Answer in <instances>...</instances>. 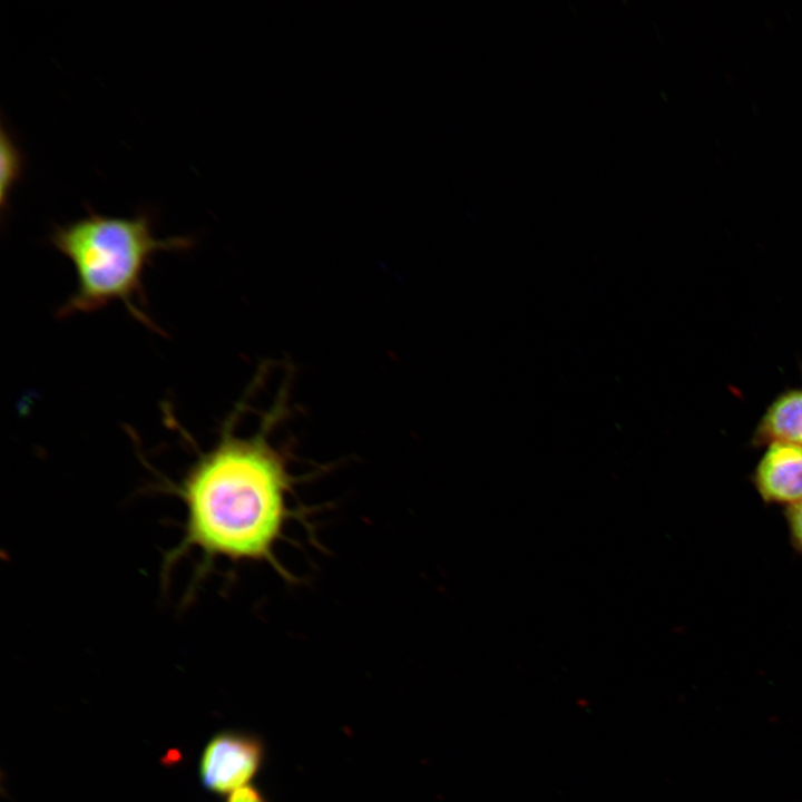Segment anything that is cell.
<instances>
[{
  "label": "cell",
  "instance_id": "obj_1",
  "mask_svg": "<svg viewBox=\"0 0 802 802\" xmlns=\"http://www.w3.org/2000/svg\"><path fill=\"white\" fill-rule=\"evenodd\" d=\"M280 397L251 437L235 434L241 404L218 441L188 468L178 486L185 508L183 538L173 555L199 552L206 563H268L293 516L294 477L270 433L285 411Z\"/></svg>",
  "mask_w": 802,
  "mask_h": 802
},
{
  "label": "cell",
  "instance_id": "obj_2",
  "mask_svg": "<svg viewBox=\"0 0 802 802\" xmlns=\"http://www.w3.org/2000/svg\"><path fill=\"white\" fill-rule=\"evenodd\" d=\"M147 212L131 217L105 216L87 207V214L63 225H55L49 241L71 263L76 288L58 310L61 317L98 311L121 303L143 324L153 322L145 304L144 273L153 256L162 251L188 248L186 236L158 238Z\"/></svg>",
  "mask_w": 802,
  "mask_h": 802
},
{
  "label": "cell",
  "instance_id": "obj_3",
  "mask_svg": "<svg viewBox=\"0 0 802 802\" xmlns=\"http://www.w3.org/2000/svg\"><path fill=\"white\" fill-rule=\"evenodd\" d=\"M263 742L255 735L226 731L216 734L206 744L200 762L203 785L218 794L231 793L246 785L264 761Z\"/></svg>",
  "mask_w": 802,
  "mask_h": 802
},
{
  "label": "cell",
  "instance_id": "obj_4",
  "mask_svg": "<svg viewBox=\"0 0 802 802\" xmlns=\"http://www.w3.org/2000/svg\"><path fill=\"white\" fill-rule=\"evenodd\" d=\"M751 481L760 498L767 505L785 508L802 500V448L774 441L766 444Z\"/></svg>",
  "mask_w": 802,
  "mask_h": 802
},
{
  "label": "cell",
  "instance_id": "obj_5",
  "mask_svg": "<svg viewBox=\"0 0 802 802\" xmlns=\"http://www.w3.org/2000/svg\"><path fill=\"white\" fill-rule=\"evenodd\" d=\"M774 441L802 448V390L780 393L766 408L752 436L754 447Z\"/></svg>",
  "mask_w": 802,
  "mask_h": 802
},
{
  "label": "cell",
  "instance_id": "obj_6",
  "mask_svg": "<svg viewBox=\"0 0 802 802\" xmlns=\"http://www.w3.org/2000/svg\"><path fill=\"white\" fill-rule=\"evenodd\" d=\"M23 158L20 149L12 140L11 136L6 131L4 126L1 129V176H0V196L1 206L7 205L8 195L13 184L19 179L22 172Z\"/></svg>",
  "mask_w": 802,
  "mask_h": 802
},
{
  "label": "cell",
  "instance_id": "obj_7",
  "mask_svg": "<svg viewBox=\"0 0 802 802\" xmlns=\"http://www.w3.org/2000/svg\"><path fill=\"white\" fill-rule=\"evenodd\" d=\"M790 542L802 555V500L784 511Z\"/></svg>",
  "mask_w": 802,
  "mask_h": 802
},
{
  "label": "cell",
  "instance_id": "obj_8",
  "mask_svg": "<svg viewBox=\"0 0 802 802\" xmlns=\"http://www.w3.org/2000/svg\"><path fill=\"white\" fill-rule=\"evenodd\" d=\"M225 802H267V800L256 786L246 784L228 793Z\"/></svg>",
  "mask_w": 802,
  "mask_h": 802
}]
</instances>
